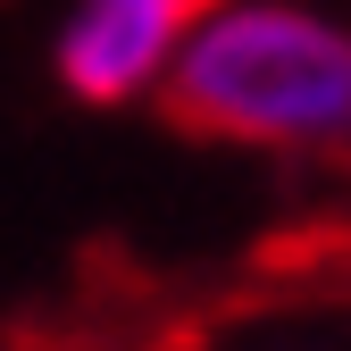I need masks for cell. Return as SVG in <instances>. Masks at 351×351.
I'll return each instance as SVG.
<instances>
[{
	"mask_svg": "<svg viewBox=\"0 0 351 351\" xmlns=\"http://www.w3.org/2000/svg\"><path fill=\"white\" fill-rule=\"evenodd\" d=\"M159 117L184 143L351 167V25L293 0H234L176 51Z\"/></svg>",
	"mask_w": 351,
	"mask_h": 351,
	"instance_id": "obj_1",
	"label": "cell"
},
{
	"mask_svg": "<svg viewBox=\"0 0 351 351\" xmlns=\"http://www.w3.org/2000/svg\"><path fill=\"white\" fill-rule=\"evenodd\" d=\"M234 0H84L59 34V84L84 109H117L176 67V51Z\"/></svg>",
	"mask_w": 351,
	"mask_h": 351,
	"instance_id": "obj_2",
	"label": "cell"
}]
</instances>
